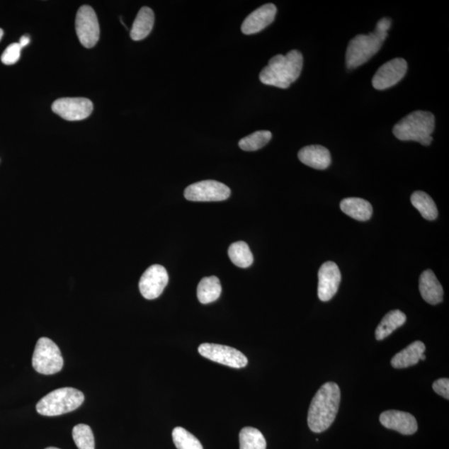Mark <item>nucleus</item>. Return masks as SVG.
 <instances>
[{"label":"nucleus","instance_id":"obj_20","mask_svg":"<svg viewBox=\"0 0 449 449\" xmlns=\"http://www.w3.org/2000/svg\"><path fill=\"white\" fill-rule=\"evenodd\" d=\"M343 213L357 221L366 222L373 214V208L368 200L362 198H351L343 199L341 203Z\"/></svg>","mask_w":449,"mask_h":449},{"label":"nucleus","instance_id":"obj_14","mask_svg":"<svg viewBox=\"0 0 449 449\" xmlns=\"http://www.w3.org/2000/svg\"><path fill=\"white\" fill-rule=\"evenodd\" d=\"M380 421L386 428L394 430L404 436L417 432L418 423L412 414L398 410H388L382 413Z\"/></svg>","mask_w":449,"mask_h":449},{"label":"nucleus","instance_id":"obj_11","mask_svg":"<svg viewBox=\"0 0 449 449\" xmlns=\"http://www.w3.org/2000/svg\"><path fill=\"white\" fill-rule=\"evenodd\" d=\"M169 276L164 266L154 265L149 267L141 277L140 290L142 295L147 300L159 298L164 292Z\"/></svg>","mask_w":449,"mask_h":449},{"label":"nucleus","instance_id":"obj_34","mask_svg":"<svg viewBox=\"0 0 449 449\" xmlns=\"http://www.w3.org/2000/svg\"><path fill=\"white\" fill-rule=\"evenodd\" d=\"M45 449H60V448H55V447H50V448H47Z\"/></svg>","mask_w":449,"mask_h":449},{"label":"nucleus","instance_id":"obj_22","mask_svg":"<svg viewBox=\"0 0 449 449\" xmlns=\"http://www.w3.org/2000/svg\"><path fill=\"white\" fill-rule=\"evenodd\" d=\"M222 294V285L217 276L204 277L198 286V298L202 304L216 302Z\"/></svg>","mask_w":449,"mask_h":449},{"label":"nucleus","instance_id":"obj_25","mask_svg":"<svg viewBox=\"0 0 449 449\" xmlns=\"http://www.w3.org/2000/svg\"><path fill=\"white\" fill-rule=\"evenodd\" d=\"M240 449H266V441L260 430L245 427L239 434Z\"/></svg>","mask_w":449,"mask_h":449},{"label":"nucleus","instance_id":"obj_2","mask_svg":"<svg viewBox=\"0 0 449 449\" xmlns=\"http://www.w3.org/2000/svg\"><path fill=\"white\" fill-rule=\"evenodd\" d=\"M392 25L389 18H383L377 23L374 32L369 35H360L353 38L348 44L346 61L348 69L358 68L369 61L380 51L388 37Z\"/></svg>","mask_w":449,"mask_h":449},{"label":"nucleus","instance_id":"obj_31","mask_svg":"<svg viewBox=\"0 0 449 449\" xmlns=\"http://www.w3.org/2000/svg\"><path fill=\"white\" fill-rule=\"evenodd\" d=\"M30 38L28 36H22L21 39L20 40V42H18V45H21V47H26L28 44H30Z\"/></svg>","mask_w":449,"mask_h":449},{"label":"nucleus","instance_id":"obj_4","mask_svg":"<svg viewBox=\"0 0 449 449\" xmlns=\"http://www.w3.org/2000/svg\"><path fill=\"white\" fill-rule=\"evenodd\" d=\"M436 127V118L432 113L414 111L395 124L394 135L401 141H415L423 146L433 142L432 135Z\"/></svg>","mask_w":449,"mask_h":449},{"label":"nucleus","instance_id":"obj_19","mask_svg":"<svg viewBox=\"0 0 449 449\" xmlns=\"http://www.w3.org/2000/svg\"><path fill=\"white\" fill-rule=\"evenodd\" d=\"M155 16L150 8L143 7L138 12L135 23L132 27L130 35L132 40L140 41L144 40L154 28Z\"/></svg>","mask_w":449,"mask_h":449},{"label":"nucleus","instance_id":"obj_30","mask_svg":"<svg viewBox=\"0 0 449 449\" xmlns=\"http://www.w3.org/2000/svg\"><path fill=\"white\" fill-rule=\"evenodd\" d=\"M433 389L436 394L444 399H449V380L446 378L439 379L433 384Z\"/></svg>","mask_w":449,"mask_h":449},{"label":"nucleus","instance_id":"obj_21","mask_svg":"<svg viewBox=\"0 0 449 449\" xmlns=\"http://www.w3.org/2000/svg\"><path fill=\"white\" fill-rule=\"evenodd\" d=\"M406 315L399 309L392 310L382 319L376 329L375 338L377 341H383L390 336L395 329L403 326L406 322Z\"/></svg>","mask_w":449,"mask_h":449},{"label":"nucleus","instance_id":"obj_13","mask_svg":"<svg viewBox=\"0 0 449 449\" xmlns=\"http://www.w3.org/2000/svg\"><path fill=\"white\" fill-rule=\"evenodd\" d=\"M318 296L322 302L331 300L337 293L341 281V273L338 266L332 261L324 263L318 273Z\"/></svg>","mask_w":449,"mask_h":449},{"label":"nucleus","instance_id":"obj_27","mask_svg":"<svg viewBox=\"0 0 449 449\" xmlns=\"http://www.w3.org/2000/svg\"><path fill=\"white\" fill-rule=\"evenodd\" d=\"M173 439L178 449H203L198 438L184 428H175L173 431Z\"/></svg>","mask_w":449,"mask_h":449},{"label":"nucleus","instance_id":"obj_12","mask_svg":"<svg viewBox=\"0 0 449 449\" xmlns=\"http://www.w3.org/2000/svg\"><path fill=\"white\" fill-rule=\"evenodd\" d=\"M408 64L404 59L397 58L382 65L372 79L373 87L377 90L388 89L397 84L407 73Z\"/></svg>","mask_w":449,"mask_h":449},{"label":"nucleus","instance_id":"obj_9","mask_svg":"<svg viewBox=\"0 0 449 449\" xmlns=\"http://www.w3.org/2000/svg\"><path fill=\"white\" fill-rule=\"evenodd\" d=\"M76 33L79 40L87 49L97 45L100 36V28L96 13L92 7L84 6L76 16Z\"/></svg>","mask_w":449,"mask_h":449},{"label":"nucleus","instance_id":"obj_10","mask_svg":"<svg viewBox=\"0 0 449 449\" xmlns=\"http://www.w3.org/2000/svg\"><path fill=\"white\" fill-rule=\"evenodd\" d=\"M52 110L67 121H81L91 115L93 105L85 98H64L56 100Z\"/></svg>","mask_w":449,"mask_h":449},{"label":"nucleus","instance_id":"obj_17","mask_svg":"<svg viewBox=\"0 0 449 449\" xmlns=\"http://www.w3.org/2000/svg\"><path fill=\"white\" fill-rule=\"evenodd\" d=\"M419 291L423 299L430 305L443 302V289L433 271H424L419 279Z\"/></svg>","mask_w":449,"mask_h":449},{"label":"nucleus","instance_id":"obj_3","mask_svg":"<svg viewBox=\"0 0 449 449\" xmlns=\"http://www.w3.org/2000/svg\"><path fill=\"white\" fill-rule=\"evenodd\" d=\"M303 56L298 50H291L286 55H275L268 65L261 70L260 80L266 85L283 89H288L302 74Z\"/></svg>","mask_w":449,"mask_h":449},{"label":"nucleus","instance_id":"obj_15","mask_svg":"<svg viewBox=\"0 0 449 449\" xmlns=\"http://www.w3.org/2000/svg\"><path fill=\"white\" fill-rule=\"evenodd\" d=\"M277 8L273 4H266L256 9L248 16L241 25L244 35H250L263 30L274 21Z\"/></svg>","mask_w":449,"mask_h":449},{"label":"nucleus","instance_id":"obj_24","mask_svg":"<svg viewBox=\"0 0 449 449\" xmlns=\"http://www.w3.org/2000/svg\"><path fill=\"white\" fill-rule=\"evenodd\" d=\"M228 255L232 263L240 268H247L254 260L249 246L244 241L232 243L229 247Z\"/></svg>","mask_w":449,"mask_h":449},{"label":"nucleus","instance_id":"obj_1","mask_svg":"<svg viewBox=\"0 0 449 449\" xmlns=\"http://www.w3.org/2000/svg\"><path fill=\"white\" fill-rule=\"evenodd\" d=\"M341 403V390L336 383L329 382L317 391L310 404L308 425L314 433L326 431L336 418Z\"/></svg>","mask_w":449,"mask_h":449},{"label":"nucleus","instance_id":"obj_7","mask_svg":"<svg viewBox=\"0 0 449 449\" xmlns=\"http://www.w3.org/2000/svg\"><path fill=\"white\" fill-rule=\"evenodd\" d=\"M231 189L213 180L199 181L186 188L184 195L191 202H222L229 198Z\"/></svg>","mask_w":449,"mask_h":449},{"label":"nucleus","instance_id":"obj_26","mask_svg":"<svg viewBox=\"0 0 449 449\" xmlns=\"http://www.w3.org/2000/svg\"><path fill=\"white\" fill-rule=\"evenodd\" d=\"M272 138V133L269 131H257L252 135L242 138L239 142L241 149L246 152H254L264 147Z\"/></svg>","mask_w":449,"mask_h":449},{"label":"nucleus","instance_id":"obj_6","mask_svg":"<svg viewBox=\"0 0 449 449\" xmlns=\"http://www.w3.org/2000/svg\"><path fill=\"white\" fill-rule=\"evenodd\" d=\"M32 365L40 374L50 375L59 373L64 367L60 348L49 338L38 341L33 351Z\"/></svg>","mask_w":449,"mask_h":449},{"label":"nucleus","instance_id":"obj_33","mask_svg":"<svg viewBox=\"0 0 449 449\" xmlns=\"http://www.w3.org/2000/svg\"><path fill=\"white\" fill-rule=\"evenodd\" d=\"M425 359H426V356H425L424 353V355H422L421 357H420V360H424Z\"/></svg>","mask_w":449,"mask_h":449},{"label":"nucleus","instance_id":"obj_8","mask_svg":"<svg viewBox=\"0 0 449 449\" xmlns=\"http://www.w3.org/2000/svg\"><path fill=\"white\" fill-rule=\"evenodd\" d=\"M200 356L219 364L241 369L248 364L247 358L241 351L230 346L205 343L198 348Z\"/></svg>","mask_w":449,"mask_h":449},{"label":"nucleus","instance_id":"obj_18","mask_svg":"<svg viewBox=\"0 0 449 449\" xmlns=\"http://www.w3.org/2000/svg\"><path fill=\"white\" fill-rule=\"evenodd\" d=\"M426 347L421 341H415L402 351L396 353L391 360V365L395 369H405L418 364L420 357L424 355Z\"/></svg>","mask_w":449,"mask_h":449},{"label":"nucleus","instance_id":"obj_29","mask_svg":"<svg viewBox=\"0 0 449 449\" xmlns=\"http://www.w3.org/2000/svg\"><path fill=\"white\" fill-rule=\"evenodd\" d=\"M21 50L22 47L18 45V42H13V44L8 45L1 56L3 64L6 65L16 64L21 58Z\"/></svg>","mask_w":449,"mask_h":449},{"label":"nucleus","instance_id":"obj_28","mask_svg":"<svg viewBox=\"0 0 449 449\" xmlns=\"http://www.w3.org/2000/svg\"><path fill=\"white\" fill-rule=\"evenodd\" d=\"M73 438L79 449H95L92 429L87 424H78L73 428Z\"/></svg>","mask_w":449,"mask_h":449},{"label":"nucleus","instance_id":"obj_23","mask_svg":"<svg viewBox=\"0 0 449 449\" xmlns=\"http://www.w3.org/2000/svg\"><path fill=\"white\" fill-rule=\"evenodd\" d=\"M411 203L424 219L433 221L438 217V209L432 198L422 191H417L411 195Z\"/></svg>","mask_w":449,"mask_h":449},{"label":"nucleus","instance_id":"obj_5","mask_svg":"<svg viewBox=\"0 0 449 449\" xmlns=\"http://www.w3.org/2000/svg\"><path fill=\"white\" fill-rule=\"evenodd\" d=\"M82 392L66 387L50 392L36 405L37 412L44 416H59L73 412L84 403Z\"/></svg>","mask_w":449,"mask_h":449},{"label":"nucleus","instance_id":"obj_16","mask_svg":"<svg viewBox=\"0 0 449 449\" xmlns=\"http://www.w3.org/2000/svg\"><path fill=\"white\" fill-rule=\"evenodd\" d=\"M299 160L314 169L324 170L331 164V156L327 148L319 145L307 146L300 149Z\"/></svg>","mask_w":449,"mask_h":449},{"label":"nucleus","instance_id":"obj_32","mask_svg":"<svg viewBox=\"0 0 449 449\" xmlns=\"http://www.w3.org/2000/svg\"><path fill=\"white\" fill-rule=\"evenodd\" d=\"M3 36H4V31L3 30H1V28H0V41H1Z\"/></svg>","mask_w":449,"mask_h":449}]
</instances>
